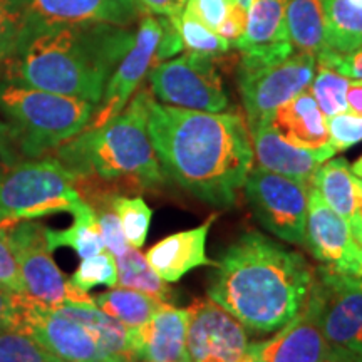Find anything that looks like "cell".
I'll return each mask as SVG.
<instances>
[{"label": "cell", "instance_id": "obj_1", "mask_svg": "<svg viewBox=\"0 0 362 362\" xmlns=\"http://www.w3.org/2000/svg\"><path fill=\"white\" fill-rule=\"evenodd\" d=\"M148 134L163 173L208 205H235L253 165L242 115L181 110L151 98Z\"/></svg>", "mask_w": 362, "mask_h": 362}, {"label": "cell", "instance_id": "obj_2", "mask_svg": "<svg viewBox=\"0 0 362 362\" xmlns=\"http://www.w3.org/2000/svg\"><path fill=\"white\" fill-rule=\"evenodd\" d=\"M314 270L300 253L245 232L215 264L208 297L252 332L284 327L302 309Z\"/></svg>", "mask_w": 362, "mask_h": 362}, {"label": "cell", "instance_id": "obj_3", "mask_svg": "<svg viewBox=\"0 0 362 362\" xmlns=\"http://www.w3.org/2000/svg\"><path fill=\"white\" fill-rule=\"evenodd\" d=\"M133 42L128 29L104 24L22 30L6 59V78L98 104Z\"/></svg>", "mask_w": 362, "mask_h": 362}, {"label": "cell", "instance_id": "obj_4", "mask_svg": "<svg viewBox=\"0 0 362 362\" xmlns=\"http://www.w3.org/2000/svg\"><path fill=\"white\" fill-rule=\"evenodd\" d=\"M151 94L141 89L119 115L57 148V160L76 181L99 178L128 189L155 188L165 181L148 134Z\"/></svg>", "mask_w": 362, "mask_h": 362}, {"label": "cell", "instance_id": "obj_5", "mask_svg": "<svg viewBox=\"0 0 362 362\" xmlns=\"http://www.w3.org/2000/svg\"><path fill=\"white\" fill-rule=\"evenodd\" d=\"M96 104L0 78V116L22 158H40L88 128Z\"/></svg>", "mask_w": 362, "mask_h": 362}, {"label": "cell", "instance_id": "obj_6", "mask_svg": "<svg viewBox=\"0 0 362 362\" xmlns=\"http://www.w3.org/2000/svg\"><path fill=\"white\" fill-rule=\"evenodd\" d=\"M86 205L74 175L57 158H27L7 168L0 181V230L54 214L74 216Z\"/></svg>", "mask_w": 362, "mask_h": 362}, {"label": "cell", "instance_id": "obj_7", "mask_svg": "<svg viewBox=\"0 0 362 362\" xmlns=\"http://www.w3.org/2000/svg\"><path fill=\"white\" fill-rule=\"evenodd\" d=\"M307 300L334 352L362 357V277L320 267Z\"/></svg>", "mask_w": 362, "mask_h": 362}, {"label": "cell", "instance_id": "obj_8", "mask_svg": "<svg viewBox=\"0 0 362 362\" xmlns=\"http://www.w3.org/2000/svg\"><path fill=\"white\" fill-rule=\"evenodd\" d=\"M6 237L19 265L27 297L49 307L96 305L94 297L76 288L54 262L42 223L19 221L6 230Z\"/></svg>", "mask_w": 362, "mask_h": 362}, {"label": "cell", "instance_id": "obj_9", "mask_svg": "<svg viewBox=\"0 0 362 362\" xmlns=\"http://www.w3.org/2000/svg\"><path fill=\"white\" fill-rule=\"evenodd\" d=\"M148 78L161 104L206 112H221L228 107L223 79L211 56L187 52L158 62Z\"/></svg>", "mask_w": 362, "mask_h": 362}, {"label": "cell", "instance_id": "obj_10", "mask_svg": "<svg viewBox=\"0 0 362 362\" xmlns=\"http://www.w3.org/2000/svg\"><path fill=\"white\" fill-rule=\"evenodd\" d=\"M310 183L252 168L243 189L253 215L267 232L293 243L305 245V223Z\"/></svg>", "mask_w": 362, "mask_h": 362}, {"label": "cell", "instance_id": "obj_11", "mask_svg": "<svg viewBox=\"0 0 362 362\" xmlns=\"http://www.w3.org/2000/svg\"><path fill=\"white\" fill-rule=\"evenodd\" d=\"M315 67V56L298 51L272 64H240L238 89L245 106L248 128L267 123L272 112L309 88Z\"/></svg>", "mask_w": 362, "mask_h": 362}, {"label": "cell", "instance_id": "obj_12", "mask_svg": "<svg viewBox=\"0 0 362 362\" xmlns=\"http://www.w3.org/2000/svg\"><path fill=\"white\" fill-rule=\"evenodd\" d=\"M17 329L30 334L40 346L64 362L107 359L96 334L62 305H44L22 293Z\"/></svg>", "mask_w": 362, "mask_h": 362}, {"label": "cell", "instance_id": "obj_13", "mask_svg": "<svg viewBox=\"0 0 362 362\" xmlns=\"http://www.w3.org/2000/svg\"><path fill=\"white\" fill-rule=\"evenodd\" d=\"M13 4L19 11L21 33L71 25L128 27L141 12L136 0H13Z\"/></svg>", "mask_w": 362, "mask_h": 362}, {"label": "cell", "instance_id": "obj_14", "mask_svg": "<svg viewBox=\"0 0 362 362\" xmlns=\"http://www.w3.org/2000/svg\"><path fill=\"white\" fill-rule=\"evenodd\" d=\"M161 34L163 27L160 17L151 16V13L144 16L139 22L138 33L134 34L133 45L117 62L107 79L101 101L96 104V110H94L88 128H98V126L106 124L128 106L136 89L155 66V56Z\"/></svg>", "mask_w": 362, "mask_h": 362}, {"label": "cell", "instance_id": "obj_15", "mask_svg": "<svg viewBox=\"0 0 362 362\" xmlns=\"http://www.w3.org/2000/svg\"><path fill=\"white\" fill-rule=\"evenodd\" d=\"M188 310L189 362H243L247 329L211 298H198Z\"/></svg>", "mask_w": 362, "mask_h": 362}, {"label": "cell", "instance_id": "obj_16", "mask_svg": "<svg viewBox=\"0 0 362 362\" xmlns=\"http://www.w3.org/2000/svg\"><path fill=\"white\" fill-rule=\"evenodd\" d=\"M305 245L324 267L359 277L362 248L356 242L351 223L325 203L314 187L309 193Z\"/></svg>", "mask_w": 362, "mask_h": 362}, {"label": "cell", "instance_id": "obj_17", "mask_svg": "<svg viewBox=\"0 0 362 362\" xmlns=\"http://www.w3.org/2000/svg\"><path fill=\"white\" fill-rule=\"evenodd\" d=\"M248 349L265 362H332L334 351L329 346L315 309L309 300L293 319L269 341L250 344Z\"/></svg>", "mask_w": 362, "mask_h": 362}, {"label": "cell", "instance_id": "obj_18", "mask_svg": "<svg viewBox=\"0 0 362 362\" xmlns=\"http://www.w3.org/2000/svg\"><path fill=\"white\" fill-rule=\"evenodd\" d=\"M188 310L163 304L146 324L131 329V354L139 362H189Z\"/></svg>", "mask_w": 362, "mask_h": 362}, {"label": "cell", "instance_id": "obj_19", "mask_svg": "<svg viewBox=\"0 0 362 362\" xmlns=\"http://www.w3.org/2000/svg\"><path fill=\"white\" fill-rule=\"evenodd\" d=\"M253 146V158L259 161V168L287 178L310 183L312 176L322 165L336 155L332 144L307 149L287 143L269 123H260L248 128Z\"/></svg>", "mask_w": 362, "mask_h": 362}, {"label": "cell", "instance_id": "obj_20", "mask_svg": "<svg viewBox=\"0 0 362 362\" xmlns=\"http://www.w3.org/2000/svg\"><path fill=\"white\" fill-rule=\"evenodd\" d=\"M216 216L211 215L205 223L163 238L153 245L144 259L165 282H178L197 267L215 265L206 257V237Z\"/></svg>", "mask_w": 362, "mask_h": 362}, {"label": "cell", "instance_id": "obj_21", "mask_svg": "<svg viewBox=\"0 0 362 362\" xmlns=\"http://www.w3.org/2000/svg\"><path fill=\"white\" fill-rule=\"evenodd\" d=\"M267 123L293 146L319 149L330 144L327 117L319 110L309 88L272 112Z\"/></svg>", "mask_w": 362, "mask_h": 362}, {"label": "cell", "instance_id": "obj_22", "mask_svg": "<svg viewBox=\"0 0 362 362\" xmlns=\"http://www.w3.org/2000/svg\"><path fill=\"white\" fill-rule=\"evenodd\" d=\"M312 187L337 215L347 221L361 214L357 176L352 175L349 163L344 158L324 161L312 176Z\"/></svg>", "mask_w": 362, "mask_h": 362}, {"label": "cell", "instance_id": "obj_23", "mask_svg": "<svg viewBox=\"0 0 362 362\" xmlns=\"http://www.w3.org/2000/svg\"><path fill=\"white\" fill-rule=\"evenodd\" d=\"M285 29L296 51L312 56L325 51V0H288L285 8Z\"/></svg>", "mask_w": 362, "mask_h": 362}, {"label": "cell", "instance_id": "obj_24", "mask_svg": "<svg viewBox=\"0 0 362 362\" xmlns=\"http://www.w3.org/2000/svg\"><path fill=\"white\" fill-rule=\"evenodd\" d=\"M287 2L288 0H250L247 8L245 30L232 47L245 51L259 45L288 40L285 29Z\"/></svg>", "mask_w": 362, "mask_h": 362}, {"label": "cell", "instance_id": "obj_25", "mask_svg": "<svg viewBox=\"0 0 362 362\" xmlns=\"http://www.w3.org/2000/svg\"><path fill=\"white\" fill-rule=\"evenodd\" d=\"M94 302L103 312L115 317L116 320H119L129 329L141 327L163 304H168V302L158 300L156 297L148 296V293L126 287H111V291L98 293L94 297Z\"/></svg>", "mask_w": 362, "mask_h": 362}, {"label": "cell", "instance_id": "obj_26", "mask_svg": "<svg viewBox=\"0 0 362 362\" xmlns=\"http://www.w3.org/2000/svg\"><path fill=\"white\" fill-rule=\"evenodd\" d=\"M327 49L337 54L356 51L362 45V7L351 0H325Z\"/></svg>", "mask_w": 362, "mask_h": 362}, {"label": "cell", "instance_id": "obj_27", "mask_svg": "<svg viewBox=\"0 0 362 362\" xmlns=\"http://www.w3.org/2000/svg\"><path fill=\"white\" fill-rule=\"evenodd\" d=\"M45 240L51 252L59 247H69L81 259H89L106 248L99 233L96 214L89 205L76 214L72 225L64 230H52L45 226Z\"/></svg>", "mask_w": 362, "mask_h": 362}, {"label": "cell", "instance_id": "obj_28", "mask_svg": "<svg viewBox=\"0 0 362 362\" xmlns=\"http://www.w3.org/2000/svg\"><path fill=\"white\" fill-rule=\"evenodd\" d=\"M117 265V284L121 287L133 288L148 296L156 297L158 300H171V288L166 285L165 280L158 277L155 270L149 267L144 255L139 248L129 247L123 255L116 259Z\"/></svg>", "mask_w": 362, "mask_h": 362}, {"label": "cell", "instance_id": "obj_29", "mask_svg": "<svg viewBox=\"0 0 362 362\" xmlns=\"http://www.w3.org/2000/svg\"><path fill=\"white\" fill-rule=\"evenodd\" d=\"M168 19L178 30L183 49H187L188 52L218 57L221 54L228 52L230 47H232L228 40L208 29L193 16H189L188 12L181 11L175 16H170Z\"/></svg>", "mask_w": 362, "mask_h": 362}, {"label": "cell", "instance_id": "obj_30", "mask_svg": "<svg viewBox=\"0 0 362 362\" xmlns=\"http://www.w3.org/2000/svg\"><path fill=\"white\" fill-rule=\"evenodd\" d=\"M315 71L317 74L312 79L309 89L322 115L330 117L349 111L346 93L351 79L322 64H317Z\"/></svg>", "mask_w": 362, "mask_h": 362}, {"label": "cell", "instance_id": "obj_31", "mask_svg": "<svg viewBox=\"0 0 362 362\" xmlns=\"http://www.w3.org/2000/svg\"><path fill=\"white\" fill-rule=\"evenodd\" d=\"M111 205L123 228L126 242L131 247L141 248L146 242L153 211L141 197H121L115 194Z\"/></svg>", "mask_w": 362, "mask_h": 362}, {"label": "cell", "instance_id": "obj_32", "mask_svg": "<svg viewBox=\"0 0 362 362\" xmlns=\"http://www.w3.org/2000/svg\"><path fill=\"white\" fill-rule=\"evenodd\" d=\"M0 362H64L21 329H0Z\"/></svg>", "mask_w": 362, "mask_h": 362}, {"label": "cell", "instance_id": "obj_33", "mask_svg": "<svg viewBox=\"0 0 362 362\" xmlns=\"http://www.w3.org/2000/svg\"><path fill=\"white\" fill-rule=\"evenodd\" d=\"M71 284L79 291L88 292L96 285H106V287H115L117 285V265L116 259L110 250L104 248L96 255L83 259L78 269H76Z\"/></svg>", "mask_w": 362, "mask_h": 362}, {"label": "cell", "instance_id": "obj_34", "mask_svg": "<svg viewBox=\"0 0 362 362\" xmlns=\"http://www.w3.org/2000/svg\"><path fill=\"white\" fill-rule=\"evenodd\" d=\"M238 4L235 0H188L183 11L218 34L221 25L230 19Z\"/></svg>", "mask_w": 362, "mask_h": 362}, {"label": "cell", "instance_id": "obj_35", "mask_svg": "<svg viewBox=\"0 0 362 362\" xmlns=\"http://www.w3.org/2000/svg\"><path fill=\"white\" fill-rule=\"evenodd\" d=\"M329 141L337 151H346L362 141V116L346 111L327 117Z\"/></svg>", "mask_w": 362, "mask_h": 362}, {"label": "cell", "instance_id": "obj_36", "mask_svg": "<svg viewBox=\"0 0 362 362\" xmlns=\"http://www.w3.org/2000/svg\"><path fill=\"white\" fill-rule=\"evenodd\" d=\"M21 33V17L13 0H0V64L16 47Z\"/></svg>", "mask_w": 362, "mask_h": 362}, {"label": "cell", "instance_id": "obj_37", "mask_svg": "<svg viewBox=\"0 0 362 362\" xmlns=\"http://www.w3.org/2000/svg\"><path fill=\"white\" fill-rule=\"evenodd\" d=\"M0 288L13 293H25L24 280H22L19 265L13 255L6 232L0 230Z\"/></svg>", "mask_w": 362, "mask_h": 362}, {"label": "cell", "instance_id": "obj_38", "mask_svg": "<svg viewBox=\"0 0 362 362\" xmlns=\"http://www.w3.org/2000/svg\"><path fill=\"white\" fill-rule=\"evenodd\" d=\"M317 64L330 67L339 74L349 79H362V45L356 51L347 54H337L325 49L315 56Z\"/></svg>", "mask_w": 362, "mask_h": 362}, {"label": "cell", "instance_id": "obj_39", "mask_svg": "<svg viewBox=\"0 0 362 362\" xmlns=\"http://www.w3.org/2000/svg\"><path fill=\"white\" fill-rule=\"evenodd\" d=\"M19 161H22V155L17 146L16 134L6 121L0 119V165L7 170Z\"/></svg>", "mask_w": 362, "mask_h": 362}, {"label": "cell", "instance_id": "obj_40", "mask_svg": "<svg viewBox=\"0 0 362 362\" xmlns=\"http://www.w3.org/2000/svg\"><path fill=\"white\" fill-rule=\"evenodd\" d=\"M21 296L0 288V329H17Z\"/></svg>", "mask_w": 362, "mask_h": 362}, {"label": "cell", "instance_id": "obj_41", "mask_svg": "<svg viewBox=\"0 0 362 362\" xmlns=\"http://www.w3.org/2000/svg\"><path fill=\"white\" fill-rule=\"evenodd\" d=\"M141 11L158 17H170L178 13L176 0H136Z\"/></svg>", "mask_w": 362, "mask_h": 362}, {"label": "cell", "instance_id": "obj_42", "mask_svg": "<svg viewBox=\"0 0 362 362\" xmlns=\"http://www.w3.org/2000/svg\"><path fill=\"white\" fill-rule=\"evenodd\" d=\"M347 107L354 115L362 116V79H352L347 86Z\"/></svg>", "mask_w": 362, "mask_h": 362}, {"label": "cell", "instance_id": "obj_43", "mask_svg": "<svg viewBox=\"0 0 362 362\" xmlns=\"http://www.w3.org/2000/svg\"><path fill=\"white\" fill-rule=\"evenodd\" d=\"M349 223H351L352 233H354L356 242L359 243L361 248H362V214L356 215L354 218H352V220L349 221ZM359 277H362V262H361V274H359Z\"/></svg>", "mask_w": 362, "mask_h": 362}, {"label": "cell", "instance_id": "obj_44", "mask_svg": "<svg viewBox=\"0 0 362 362\" xmlns=\"http://www.w3.org/2000/svg\"><path fill=\"white\" fill-rule=\"evenodd\" d=\"M332 362H362V357L339 354V352H334V361Z\"/></svg>", "mask_w": 362, "mask_h": 362}, {"label": "cell", "instance_id": "obj_45", "mask_svg": "<svg viewBox=\"0 0 362 362\" xmlns=\"http://www.w3.org/2000/svg\"><path fill=\"white\" fill-rule=\"evenodd\" d=\"M351 171H352V175L357 176L359 180H362V156L354 163V165L351 166Z\"/></svg>", "mask_w": 362, "mask_h": 362}, {"label": "cell", "instance_id": "obj_46", "mask_svg": "<svg viewBox=\"0 0 362 362\" xmlns=\"http://www.w3.org/2000/svg\"><path fill=\"white\" fill-rule=\"evenodd\" d=\"M248 346H250V344H248ZM243 362H265V361L262 359L260 356H257L255 352L248 349V351H247V356H245V359H243Z\"/></svg>", "mask_w": 362, "mask_h": 362}, {"label": "cell", "instance_id": "obj_47", "mask_svg": "<svg viewBox=\"0 0 362 362\" xmlns=\"http://www.w3.org/2000/svg\"><path fill=\"white\" fill-rule=\"evenodd\" d=\"M89 362H129L124 359H98V361H89Z\"/></svg>", "mask_w": 362, "mask_h": 362}, {"label": "cell", "instance_id": "obj_48", "mask_svg": "<svg viewBox=\"0 0 362 362\" xmlns=\"http://www.w3.org/2000/svg\"><path fill=\"white\" fill-rule=\"evenodd\" d=\"M357 187H359V197H361V214H362V180L357 178Z\"/></svg>", "mask_w": 362, "mask_h": 362}, {"label": "cell", "instance_id": "obj_49", "mask_svg": "<svg viewBox=\"0 0 362 362\" xmlns=\"http://www.w3.org/2000/svg\"><path fill=\"white\" fill-rule=\"evenodd\" d=\"M188 0H176V7H178V11L181 12L183 11V7H185V4H187Z\"/></svg>", "mask_w": 362, "mask_h": 362}, {"label": "cell", "instance_id": "obj_50", "mask_svg": "<svg viewBox=\"0 0 362 362\" xmlns=\"http://www.w3.org/2000/svg\"><path fill=\"white\" fill-rule=\"evenodd\" d=\"M235 2H237L238 6H242L243 8H248V4H250V0H235Z\"/></svg>", "mask_w": 362, "mask_h": 362}, {"label": "cell", "instance_id": "obj_51", "mask_svg": "<svg viewBox=\"0 0 362 362\" xmlns=\"http://www.w3.org/2000/svg\"><path fill=\"white\" fill-rule=\"evenodd\" d=\"M4 173H6V168H4V166L0 165V181H2V176H4Z\"/></svg>", "mask_w": 362, "mask_h": 362}, {"label": "cell", "instance_id": "obj_52", "mask_svg": "<svg viewBox=\"0 0 362 362\" xmlns=\"http://www.w3.org/2000/svg\"><path fill=\"white\" fill-rule=\"evenodd\" d=\"M352 4H354V6H359V7H362V0H351Z\"/></svg>", "mask_w": 362, "mask_h": 362}]
</instances>
